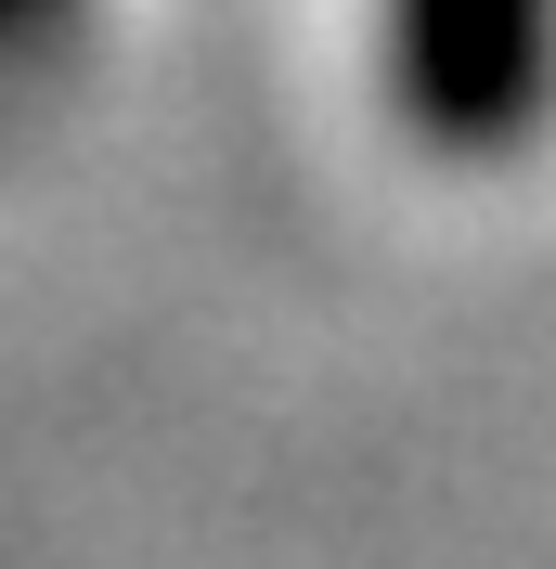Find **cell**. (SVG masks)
<instances>
[{"mask_svg":"<svg viewBox=\"0 0 556 569\" xmlns=\"http://www.w3.org/2000/svg\"><path fill=\"white\" fill-rule=\"evenodd\" d=\"M388 117L440 169H518L556 130V0H376Z\"/></svg>","mask_w":556,"mask_h":569,"instance_id":"1","label":"cell"},{"mask_svg":"<svg viewBox=\"0 0 556 569\" xmlns=\"http://www.w3.org/2000/svg\"><path fill=\"white\" fill-rule=\"evenodd\" d=\"M91 13H105V0H0V117L78 78V52H91Z\"/></svg>","mask_w":556,"mask_h":569,"instance_id":"2","label":"cell"}]
</instances>
